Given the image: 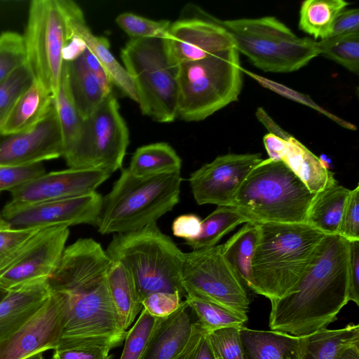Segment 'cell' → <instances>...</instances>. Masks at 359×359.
Returning <instances> with one entry per match:
<instances>
[{"label":"cell","instance_id":"2e32d148","mask_svg":"<svg viewBox=\"0 0 359 359\" xmlns=\"http://www.w3.org/2000/svg\"><path fill=\"white\" fill-rule=\"evenodd\" d=\"M102 196L97 191L15 209L3 208L2 218L11 228H46L86 224L96 226Z\"/></svg>","mask_w":359,"mask_h":359},{"label":"cell","instance_id":"7bdbcfd3","mask_svg":"<svg viewBox=\"0 0 359 359\" xmlns=\"http://www.w3.org/2000/svg\"><path fill=\"white\" fill-rule=\"evenodd\" d=\"M338 235L348 242L359 241V186L351 190L342 213Z\"/></svg>","mask_w":359,"mask_h":359},{"label":"cell","instance_id":"e575fe53","mask_svg":"<svg viewBox=\"0 0 359 359\" xmlns=\"http://www.w3.org/2000/svg\"><path fill=\"white\" fill-rule=\"evenodd\" d=\"M185 301L198 318L196 321L206 332L225 327L244 326L248 316L238 314L218 304L191 294Z\"/></svg>","mask_w":359,"mask_h":359},{"label":"cell","instance_id":"1f68e13d","mask_svg":"<svg viewBox=\"0 0 359 359\" xmlns=\"http://www.w3.org/2000/svg\"><path fill=\"white\" fill-rule=\"evenodd\" d=\"M250 222L233 206H218L201 220L199 234L187 240L185 244L194 250L211 248L217 245L221 238L237 226Z\"/></svg>","mask_w":359,"mask_h":359},{"label":"cell","instance_id":"9a60e30c","mask_svg":"<svg viewBox=\"0 0 359 359\" xmlns=\"http://www.w3.org/2000/svg\"><path fill=\"white\" fill-rule=\"evenodd\" d=\"M262 161L259 153L218 156L190 175L189 182L195 201L198 205L232 206L242 182Z\"/></svg>","mask_w":359,"mask_h":359},{"label":"cell","instance_id":"11a10c76","mask_svg":"<svg viewBox=\"0 0 359 359\" xmlns=\"http://www.w3.org/2000/svg\"><path fill=\"white\" fill-rule=\"evenodd\" d=\"M333 359H359V341L342 347Z\"/></svg>","mask_w":359,"mask_h":359},{"label":"cell","instance_id":"681fc988","mask_svg":"<svg viewBox=\"0 0 359 359\" xmlns=\"http://www.w3.org/2000/svg\"><path fill=\"white\" fill-rule=\"evenodd\" d=\"M201 228V219L194 214L180 215L172 224L174 236L186 240L196 238L199 234Z\"/></svg>","mask_w":359,"mask_h":359},{"label":"cell","instance_id":"db71d44e","mask_svg":"<svg viewBox=\"0 0 359 359\" xmlns=\"http://www.w3.org/2000/svg\"><path fill=\"white\" fill-rule=\"evenodd\" d=\"M256 115L258 120L268 129L269 133L283 138L290 135L276 123L262 107L257 108Z\"/></svg>","mask_w":359,"mask_h":359},{"label":"cell","instance_id":"9f6ffc18","mask_svg":"<svg viewBox=\"0 0 359 359\" xmlns=\"http://www.w3.org/2000/svg\"><path fill=\"white\" fill-rule=\"evenodd\" d=\"M9 290L4 288L0 285V302L5 298V297L8 294Z\"/></svg>","mask_w":359,"mask_h":359},{"label":"cell","instance_id":"ab89813d","mask_svg":"<svg viewBox=\"0 0 359 359\" xmlns=\"http://www.w3.org/2000/svg\"><path fill=\"white\" fill-rule=\"evenodd\" d=\"M241 327H225L206 332L215 359H244L240 337Z\"/></svg>","mask_w":359,"mask_h":359},{"label":"cell","instance_id":"ba28073f","mask_svg":"<svg viewBox=\"0 0 359 359\" xmlns=\"http://www.w3.org/2000/svg\"><path fill=\"white\" fill-rule=\"evenodd\" d=\"M121 57L136 89L142 114L159 123L177 118L179 65L169 56L163 39H130Z\"/></svg>","mask_w":359,"mask_h":359},{"label":"cell","instance_id":"603a6c76","mask_svg":"<svg viewBox=\"0 0 359 359\" xmlns=\"http://www.w3.org/2000/svg\"><path fill=\"white\" fill-rule=\"evenodd\" d=\"M53 102L51 94L34 79L1 121L0 133L13 134L32 128L46 116Z\"/></svg>","mask_w":359,"mask_h":359},{"label":"cell","instance_id":"9c48e42d","mask_svg":"<svg viewBox=\"0 0 359 359\" xmlns=\"http://www.w3.org/2000/svg\"><path fill=\"white\" fill-rule=\"evenodd\" d=\"M234 47L264 72L290 73L317 57L316 41L297 36L272 16L221 20Z\"/></svg>","mask_w":359,"mask_h":359},{"label":"cell","instance_id":"83f0119b","mask_svg":"<svg viewBox=\"0 0 359 359\" xmlns=\"http://www.w3.org/2000/svg\"><path fill=\"white\" fill-rule=\"evenodd\" d=\"M65 62L70 90L78 112L83 120L98 107L105 96L81 54L72 61Z\"/></svg>","mask_w":359,"mask_h":359},{"label":"cell","instance_id":"d590c367","mask_svg":"<svg viewBox=\"0 0 359 359\" xmlns=\"http://www.w3.org/2000/svg\"><path fill=\"white\" fill-rule=\"evenodd\" d=\"M318 55L340 64L350 72H359V32H350L316 41Z\"/></svg>","mask_w":359,"mask_h":359},{"label":"cell","instance_id":"484cf974","mask_svg":"<svg viewBox=\"0 0 359 359\" xmlns=\"http://www.w3.org/2000/svg\"><path fill=\"white\" fill-rule=\"evenodd\" d=\"M107 279L121 326L127 332L142 309V300L135 280L123 264L114 260H111Z\"/></svg>","mask_w":359,"mask_h":359},{"label":"cell","instance_id":"ffe728a7","mask_svg":"<svg viewBox=\"0 0 359 359\" xmlns=\"http://www.w3.org/2000/svg\"><path fill=\"white\" fill-rule=\"evenodd\" d=\"M69 32V41L72 37L81 41L97 59L106 71L112 84L135 102L137 96L134 82L127 70L110 51L108 39L95 36L86 24L81 8L73 1L63 0Z\"/></svg>","mask_w":359,"mask_h":359},{"label":"cell","instance_id":"ee69618b","mask_svg":"<svg viewBox=\"0 0 359 359\" xmlns=\"http://www.w3.org/2000/svg\"><path fill=\"white\" fill-rule=\"evenodd\" d=\"M182 297L179 292H156L146 296L142 305L151 316L166 318L180 306Z\"/></svg>","mask_w":359,"mask_h":359},{"label":"cell","instance_id":"f5cc1de1","mask_svg":"<svg viewBox=\"0 0 359 359\" xmlns=\"http://www.w3.org/2000/svg\"><path fill=\"white\" fill-rule=\"evenodd\" d=\"M290 135L286 138L271 133H268L264 136L263 142L269 155V158L275 161H281L286 148L287 140Z\"/></svg>","mask_w":359,"mask_h":359},{"label":"cell","instance_id":"bcb514c9","mask_svg":"<svg viewBox=\"0 0 359 359\" xmlns=\"http://www.w3.org/2000/svg\"><path fill=\"white\" fill-rule=\"evenodd\" d=\"M175 359H215L206 332L196 321L194 323V330L188 343Z\"/></svg>","mask_w":359,"mask_h":359},{"label":"cell","instance_id":"c3c4849f","mask_svg":"<svg viewBox=\"0 0 359 359\" xmlns=\"http://www.w3.org/2000/svg\"><path fill=\"white\" fill-rule=\"evenodd\" d=\"M348 298L359 306V241L349 242Z\"/></svg>","mask_w":359,"mask_h":359},{"label":"cell","instance_id":"6da1fadb","mask_svg":"<svg viewBox=\"0 0 359 359\" xmlns=\"http://www.w3.org/2000/svg\"><path fill=\"white\" fill-rule=\"evenodd\" d=\"M111 259L93 238H79L65 248L48 280L63 316V332L56 348L108 347L124 341L107 285ZM55 348V349H56Z\"/></svg>","mask_w":359,"mask_h":359},{"label":"cell","instance_id":"836d02e7","mask_svg":"<svg viewBox=\"0 0 359 359\" xmlns=\"http://www.w3.org/2000/svg\"><path fill=\"white\" fill-rule=\"evenodd\" d=\"M54 105L62 133L65 152L77 139L83 121L70 90L65 61L63 63L59 91L54 99Z\"/></svg>","mask_w":359,"mask_h":359},{"label":"cell","instance_id":"6f0895ef","mask_svg":"<svg viewBox=\"0 0 359 359\" xmlns=\"http://www.w3.org/2000/svg\"><path fill=\"white\" fill-rule=\"evenodd\" d=\"M11 228L9 224L4 219H0V230Z\"/></svg>","mask_w":359,"mask_h":359},{"label":"cell","instance_id":"d6a6232c","mask_svg":"<svg viewBox=\"0 0 359 359\" xmlns=\"http://www.w3.org/2000/svg\"><path fill=\"white\" fill-rule=\"evenodd\" d=\"M348 4L344 0L304 1L299 12V29L316 39H325L337 15Z\"/></svg>","mask_w":359,"mask_h":359},{"label":"cell","instance_id":"4316f807","mask_svg":"<svg viewBox=\"0 0 359 359\" xmlns=\"http://www.w3.org/2000/svg\"><path fill=\"white\" fill-rule=\"evenodd\" d=\"M350 191L336 180L316 193L309 208L306 223L325 234L338 235Z\"/></svg>","mask_w":359,"mask_h":359},{"label":"cell","instance_id":"f907efd6","mask_svg":"<svg viewBox=\"0 0 359 359\" xmlns=\"http://www.w3.org/2000/svg\"><path fill=\"white\" fill-rule=\"evenodd\" d=\"M350 32H359L358 8L343 10L340 12L332 24L328 37Z\"/></svg>","mask_w":359,"mask_h":359},{"label":"cell","instance_id":"7402d4cb","mask_svg":"<svg viewBox=\"0 0 359 359\" xmlns=\"http://www.w3.org/2000/svg\"><path fill=\"white\" fill-rule=\"evenodd\" d=\"M185 299L155 330L141 359H175L188 343L194 327Z\"/></svg>","mask_w":359,"mask_h":359},{"label":"cell","instance_id":"91938a15","mask_svg":"<svg viewBox=\"0 0 359 359\" xmlns=\"http://www.w3.org/2000/svg\"><path fill=\"white\" fill-rule=\"evenodd\" d=\"M107 359H113V355H109Z\"/></svg>","mask_w":359,"mask_h":359},{"label":"cell","instance_id":"d6986e66","mask_svg":"<svg viewBox=\"0 0 359 359\" xmlns=\"http://www.w3.org/2000/svg\"><path fill=\"white\" fill-rule=\"evenodd\" d=\"M60 306L50 293L42 307L9 337L0 341V359H24L55 349L63 332Z\"/></svg>","mask_w":359,"mask_h":359},{"label":"cell","instance_id":"5bb4252c","mask_svg":"<svg viewBox=\"0 0 359 359\" xmlns=\"http://www.w3.org/2000/svg\"><path fill=\"white\" fill-rule=\"evenodd\" d=\"M165 40L169 56L179 65L234 47L221 20L194 4L182 8L178 18L171 23Z\"/></svg>","mask_w":359,"mask_h":359},{"label":"cell","instance_id":"30bf717a","mask_svg":"<svg viewBox=\"0 0 359 359\" xmlns=\"http://www.w3.org/2000/svg\"><path fill=\"white\" fill-rule=\"evenodd\" d=\"M23 36L26 65L34 80L55 99L64 63L69 32L63 0L31 1Z\"/></svg>","mask_w":359,"mask_h":359},{"label":"cell","instance_id":"7a4b0ae2","mask_svg":"<svg viewBox=\"0 0 359 359\" xmlns=\"http://www.w3.org/2000/svg\"><path fill=\"white\" fill-rule=\"evenodd\" d=\"M348 262L349 242L326 234L297 285L271 301V330L302 337L327 328L349 302Z\"/></svg>","mask_w":359,"mask_h":359},{"label":"cell","instance_id":"74e56055","mask_svg":"<svg viewBox=\"0 0 359 359\" xmlns=\"http://www.w3.org/2000/svg\"><path fill=\"white\" fill-rule=\"evenodd\" d=\"M116 24L130 39L168 37L171 22L168 20H153L133 13H123L116 18Z\"/></svg>","mask_w":359,"mask_h":359},{"label":"cell","instance_id":"52a82bcc","mask_svg":"<svg viewBox=\"0 0 359 359\" xmlns=\"http://www.w3.org/2000/svg\"><path fill=\"white\" fill-rule=\"evenodd\" d=\"M177 82V118L204 120L238 100L243 87L239 53L232 47L180 64Z\"/></svg>","mask_w":359,"mask_h":359},{"label":"cell","instance_id":"8fae6325","mask_svg":"<svg viewBox=\"0 0 359 359\" xmlns=\"http://www.w3.org/2000/svg\"><path fill=\"white\" fill-rule=\"evenodd\" d=\"M128 144L127 125L111 93L83 120L77 139L62 156L69 168L97 169L111 174L122 167Z\"/></svg>","mask_w":359,"mask_h":359},{"label":"cell","instance_id":"ac0fdd59","mask_svg":"<svg viewBox=\"0 0 359 359\" xmlns=\"http://www.w3.org/2000/svg\"><path fill=\"white\" fill-rule=\"evenodd\" d=\"M64 142L55 107L32 128L0 133V165H27L62 156Z\"/></svg>","mask_w":359,"mask_h":359},{"label":"cell","instance_id":"94428289","mask_svg":"<svg viewBox=\"0 0 359 359\" xmlns=\"http://www.w3.org/2000/svg\"><path fill=\"white\" fill-rule=\"evenodd\" d=\"M0 219H3L1 212H0Z\"/></svg>","mask_w":359,"mask_h":359},{"label":"cell","instance_id":"4fadbf2b","mask_svg":"<svg viewBox=\"0 0 359 359\" xmlns=\"http://www.w3.org/2000/svg\"><path fill=\"white\" fill-rule=\"evenodd\" d=\"M69 236L65 226L40 229L0 264V285L11 290L47 282L59 265Z\"/></svg>","mask_w":359,"mask_h":359},{"label":"cell","instance_id":"d4e9b609","mask_svg":"<svg viewBox=\"0 0 359 359\" xmlns=\"http://www.w3.org/2000/svg\"><path fill=\"white\" fill-rule=\"evenodd\" d=\"M281 161L304 182L309 190L316 194L336 181L334 172L330 171L320 158L302 143L290 135Z\"/></svg>","mask_w":359,"mask_h":359},{"label":"cell","instance_id":"277c9868","mask_svg":"<svg viewBox=\"0 0 359 359\" xmlns=\"http://www.w3.org/2000/svg\"><path fill=\"white\" fill-rule=\"evenodd\" d=\"M180 172L137 177L122 169L111 191L102 197L96 224L99 233H123L142 229L179 203Z\"/></svg>","mask_w":359,"mask_h":359},{"label":"cell","instance_id":"816d5d0a","mask_svg":"<svg viewBox=\"0 0 359 359\" xmlns=\"http://www.w3.org/2000/svg\"><path fill=\"white\" fill-rule=\"evenodd\" d=\"M88 69L98 81L101 89L106 97L111 93V82L97 59L86 48L81 53Z\"/></svg>","mask_w":359,"mask_h":359},{"label":"cell","instance_id":"8d00e7d4","mask_svg":"<svg viewBox=\"0 0 359 359\" xmlns=\"http://www.w3.org/2000/svg\"><path fill=\"white\" fill-rule=\"evenodd\" d=\"M163 318L153 316L142 308L134 325L126 332L119 359H141Z\"/></svg>","mask_w":359,"mask_h":359},{"label":"cell","instance_id":"680465c9","mask_svg":"<svg viewBox=\"0 0 359 359\" xmlns=\"http://www.w3.org/2000/svg\"><path fill=\"white\" fill-rule=\"evenodd\" d=\"M24 359H43L42 353H37Z\"/></svg>","mask_w":359,"mask_h":359},{"label":"cell","instance_id":"60d3db41","mask_svg":"<svg viewBox=\"0 0 359 359\" xmlns=\"http://www.w3.org/2000/svg\"><path fill=\"white\" fill-rule=\"evenodd\" d=\"M33 81L32 72L25 64L0 83V123Z\"/></svg>","mask_w":359,"mask_h":359},{"label":"cell","instance_id":"44dd1931","mask_svg":"<svg viewBox=\"0 0 359 359\" xmlns=\"http://www.w3.org/2000/svg\"><path fill=\"white\" fill-rule=\"evenodd\" d=\"M50 294L48 281L9 290L0 302V341L31 318L45 304Z\"/></svg>","mask_w":359,"mask_h":359},{"label":"cell","instance_id":"4dcf8cb0","mask_svg":"<svg viewBox=\"0 0 359 359\" xmlns=\"http://www.w3.org/2000/svg\"><path fill=\"white\" fill-rule=\"evenodd\" d=\"M259 236L257 223L247 222L224 244H222V252L240 277L243 284L252 289L251 276V260Z\"/></svg>","mask_w":359,"mask_h":359},{"label":"cell","instance_id":"b9f144b4","mask_svg":"<svg viewBox=\"0 0 359 359\" xmlns=\"http://www.w3.org/2000/svg\"><path fill=\"white\" fill-rule=\"evenodd\" d=\"M46 173L42 163L27 165H0V194Z\"/></svg>","mask_w":359,"mask_h":359},{"label":"cell","instance_id":"cb8c5ba5","mask_svg":"<svg viewBox=\"0 0 359 359\" xmlns=\"http://www.w3.org/2000/svg\"><path fill=\"white\" fill-rule=\"evenodd\" d=\"M240 337L244 359H300L301 337L245 326L241 327Z\"/></svg>","mask_w":359,"mask_h":359},{"label":"cell","instance_id":"7dc6e473","mask_svg":"<svg viewBox=\"0 0 359 359\" xmlns=\"http://www.w3.org/2000/svg\"><path fill=\"white\" fill-rule=\"evenodd\" d=\"M108 347H74L54 349L53 359H107Z\"/></svg>","mask_w":359,"mask_h":359},{"label":"cell","instance_id":"f1b7e54d","mask_svg":"<svg viewBox=\"0 0 359 359\" xmlns=\"http://www.w3.org/2000/svg\"><path fill=\"white\" fill-rule=\"evenodd\" d=\"M182 159L175 150L166 142H156L142 146L131 157L130 172L137 177L180 172Z\"/></svg>","mask_w":359,"mask_h":359},{"label":"cell","instance_id":"7c38bea8","mask_svg":"<svg viewBox=\"0 0 359 359\" xmlns=\"http://www.w3.org/2000/svg\"><path fill=\"white\" fill-rule=\"evenodd\" d=\"M182 283L185 295H194L248 316L250 302L245 285L224 258L222 245L184 253Z\"/></svg>","mask_w":359,"mask_h":359},{"label":"cell","instance_id":"f6af8a7d","mask_svg":"<svg viewBox=\"0 0 359 359\" xmlns=\"http://www.w3.org/2000/svg\"><path fill=\"white\" fill-rule=\"evenodd\" d=\"M39 229L11 227L0 230V264L16 252Z\"/></svg>","mask_w":359,"mask_h":359},{"label":"cell","instance_id":"8992f818","mask_svg":"<svg viewBox=\"0 0 359 359\" xmlns=\"http://www.w3.org/2000/svg\"><path fill=\"white\" fill-rule=\"evenodd\" d=\"M106 252L131 273L141 300L156 292L185 295L182 283L184 253L152 223L139 230L114 236Z\"/></svg>","mask_w":359,"mask_h":359},{"label":"cell","instance_id":"e0dca14e","mask_svg":"<svg viewBox=\"0 0 359 359\" xmlns=\"http://www.w3.org/2000/svg\"><path fill=\"white\" fill-rule=\"evenodd\" d=\"M111 174L97 169L68 168L39 176L10 190L4 209L87 195L96 191Z\"/></svg>","mask_w":359,"mask_h":359},{"label":"cell","instance_id":"f35d334b","mask_svg":"<svg viewBox=\"0 0 359 359\" xmlns=\"http://www.w3.org/2000/svg\"><path fill=\"white\" fill-rule=\"evenodd\" d=\"M23 36L12 31L0 34V83L26 64Z\"/></svg>","mask_w":359,"mask_h":359},{"label":"cell","instance_id":"5b68a950","mask_svg":"<svg viewBox=\"0 0 359 359\" xmlns=\"http://www.w3.org/2000/svg\"><path fill=\"white\" fill-rule=\"evenodd\" d=\"M315 194L283 161L262 159L242 182L232 206L250 222L306 223Z\"/></svg>","mask_w":359,"mask_h":359},{"label":"cell","instance_id":"f546056e","mask_svg":"<svg viewBox=\"0 0 359 359\" xmlns=\"http://www.w3.org/2000/svg\"><path fill=\"white\" fill-rule=\"evenodd\" d=\"M357 341L358 325L350 323L339 329H322L301 337L300 359H333L342 347Z\"/></svg>","mask_w":359,"mask_h":359},{"label":"cell","instance_id":"3957f363","mask_svg":"<svg viewBox=\"0 0 359 359\" xmlns=\"http://www.w3.org/2000/svg\"><path fill=\"white\" fill-rule=\"evenodd\" d=\"M257 224L259 236L250 265L252 290L272 301L297 285L326 234L306 223Z\"/></svg>","mask_w":359,"mask_h":359}]
</instances>
